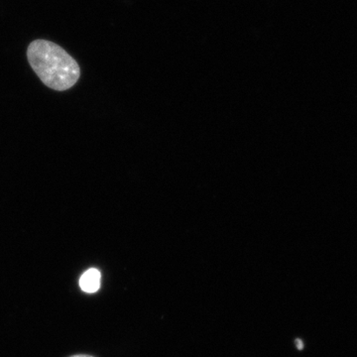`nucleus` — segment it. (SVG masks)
I'll return each mask as SVG.
<instances>
[{
    "label": "nucleus",
    "instance_id": "nucleus-1",
    "mask_svg": "<svg viewBox=\"0 0 357 357\" xmlns=\"http://www.w3.org/2000/svg\"><path fill=\"white\" fill-rule=\"evenodd\" d=\"M29 64L48 88L67 91L77 84L81 70L70 54L47 40H35L27 49Z\"/></svg>",
    "mask_w": 357,
    "mask_h": 357
},
{
    "label": "nucleus",
    "instance_id": "nucleus-2",
    "mask_svg": "<svg viewBox=\"0 0 357 357\" xmlns=\"http://www.w3.org/2000/svg\"><path fill=\"white\" fill-rule=\"evenodd\" d=\"M100 281H102L100 272L95 268H91L82 275L79 281V287L84 293L93 294L100 290Z\"/></svg>",
    "mask_w": 357,
    "mask_h": 357
},
{
    "label": "nucleus",
    "instance_id": "nucleus-3",
    "mask_svg": "<svg viewBox=\"0 0 357 357\" xmlns=\"http://www.w3.org/2000/svg\"><path fill=\"white\" fill-rule=\"evenodd\" d=\"M296 344H297L298 349H303V347H304V344H303V342H301L300 340H296Z\"/></svg>",
    "mask_w": 357,
    "mask_h": 357
},
{
    "label": "nucleus",
    "instance_id": "nucleus-4",
    "mask_svg": "<svg viewBox=\"0 0 357 357\" xmlns=\"http://www.w3.org/2000/svg\"><path fill=\"white\" fill-rule=\"evenodd\" d=\"M70 357H93V356H86V354H79V356H70Z\"/></svg>",
    "mask_w": 357,
    "mask_h": 357
}]
</instances>
